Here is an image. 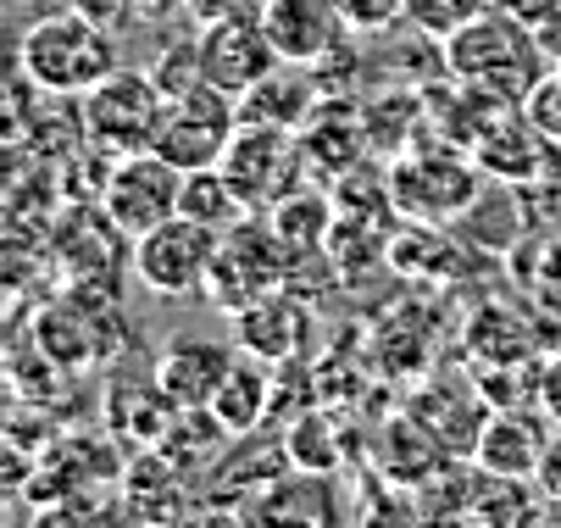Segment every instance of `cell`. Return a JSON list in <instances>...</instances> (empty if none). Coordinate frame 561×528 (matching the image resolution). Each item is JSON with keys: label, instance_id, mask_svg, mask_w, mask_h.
<instances>
[{"label": "cell", "instance_id": "obj_1", "mask_svg": "<svg viewBox=\"0 0 561 528\" xmlns=\"http://www.w3.org/2000/svg\"><path fill=\"white\" fill-rule=\"evenodd\" d=\"M18 61H23V79L39 95H90L101 79L117 72V39L106 23H95L72 7V12L39 18L23 34Z\"/></svg>", "mask_w": 561, "mask_h": 528}, {"label": "cell", "instance_id": "obj_2", "mask_svg": "<svg viewBox=\"0 0 561 528\" xmlns=\"http://www.w3.org/2000/svg\"><path fill=\"white\" fill-rule=\"evenodd\" d=\"M445 61L456 79L478 84V90H501V95H534L545 56L534 45V28L506 18V12H484L467 28H456L445 39Z\"/></svg>", "mask_w": 561, "mask_h": 528}, {"label": "cell", "instance_id": "obj_3", "mask_svg": "<svg viewBox=\"0 0 561 528\" xmlns=\"http://www.w3.org/2000/svg\"><path fill=\"white\" fill-rule=\"evenodd\" d=\"M84 101V145L106 162H123L134 150H150L156 139V117H162V84L150 72H128L117 67L112 79H101Z\"/></svg>", "mask_w": 561, "mask_h": 528}, {"label": "cell", "instance_id": "obj_4", "mask_svg": "<svg viewBox=\"0 0 561 528\" xmlns=\"http://www.w3.org/2000/svg\"><path fill=\"white\" fill-rule=\"evenodd\" d=\"M239 134V101L217 84H195L184 95L162 101V117H156V139L150 150L168 157L173 168L195 173V168H217L222 150Z\"/></svg>", "mask_w": 561, "mask_h": 528}, {"label": "cell", "instance_id": "obj_5", "mask_svg": "<svg viewBox=\"0 0 561 528\" xmlns=\"http://www.w3.org/2000/svg\"><path fill=\"white\" fill-rule=\"evenodd\" d=\"M284 256H289V240L273 222H239V229H228L222 245H217L211 278H206V295L217 300V312L239 318V312H251L256 300H267L289 273Z\"/></svg>", "mask_w": 561, "mask_h": 528}, {"label": "cell", "instance_id": "obj_6", "mask_svg": "<svg viewBox=\"0 0 561 528\" xmlns=\"http://www.w3.org/2000/svg\"><path fill=\"white\" fill-rule=\"evenodd\" d=\"M217 245L222 234L206 229V222L195 217H168L162 229H150L134 240V273L150 295H162V300H179V295H195L206 289L211 278V262H217Z\"/></svg>", "mask_w": 561, "mask_h": 528}, {"label": "cell", "instance_id": "obj_7", "mask_svg": "<svg viewBox=\"0 0 561 528\" xmlns=\"http://www.w3.org/2000/svg\"><path fill=\"white\" fill-rule=\"evenodd\" d=\"M300 150L295 145V128H273V123H239L233 145L222 150V179L233 184V195L245 200V211H273L289 190H295V173H300Z\"/></svg>", "mask_w": 561, "mask_h": 528}, {"label": "cell", "instance_id": "obj_8", "mask_svg": "<svg viewBox=\"0 0 561 528\" xmlns=\"http://www.w3.org/2000/svg\"><path fill=\"white\" fill-rule=\"evenodd\" d=\"M179 200H184V168H173L168 157L156 150H134V157L112 162L106 184H101V206L112 211V222L139 240L150 229H162L168 217H179Z\"/></svg>", "mask_w": 561, "mask_h": 528}, {"label": "cell", "instance_id": "obj_9", "mask_svg": "<svg viewBox=\"0 0 561 528\" xmlns=\"http://www.w3.org/2000/svg\"><path fill=\"white\" fill-rule=\"evenodd\" d=\"M478 195V179L461 157H445V150H417V157H400L389 168V200L417 217V222H445L461 217Z\"/></svg>", "mask_w": 561, "mask_h": 528}, {"label": "cell", "instance_id": "obj_10", "mask_svg": "<svg viewBox=\"0 0 561 528\" xmlns=\"http://www.w3.org/2000/svg\"><path fill=\"white\" fill-rule=\"evenodd\" d=\"M56 256H61V267H67L72 284L117 289L123 262H134V240L112 222L106 206H95V211H67V222L56 229Z\"/></svg>", "mask_w": 561, "mask_h": 528}, {"label": "cell", "instance_id": "obj_11", "mask_svg": "<svg viewBox=\"0 0 561 528\" xmlns=\"http://www.w3.org/2000/svg\"><path fill=\"white\" fill-rule=\"evenodd\" d=\"M262 28L278 50V61L289 67H317V61H329L345 39V12H340V0H262Z\"/></svg>", "mask_w": 561, "mask_h": 528}, {"label": "cell", "instance_id": "obj_12", "mask_svg": "<svg viewBox=\"0 0 561 528\" xmlns=\"http://www.w3.org/2000/svg\"><path fill=\"white\" fill-rule=\"evenodd\" d=\"M201 67H206V84H217L239 101L256 79H267L278 67V50H273L262 18H222L201 39Z\"/></svg>", "mask_w": 561, "mask_h": 528}, {"label": "cell", "instance_id": "obj_13", "mask_svg": "<svg viewBox=\"0 0 561 528\" xmlns=\"http://www.w3.org/2000/svg\"><path fill=\"white\" fill-rule=\"evenodd\" d=\"M233 361H239V356H233L228 345L201 340V334H184V340H173V345L162 351V361H156V384L168 390V401H173L179 412L211 406V395H217V384L228 379Z\"/></svg>", "mask_w": 561, "mask_h": 528}, {"label": "cell", "instance_id": "obj_14", "mask_svg": "<svg viewBox=\"0 0 561 528\" xmlns=\"http://www.w3.org/2000/svg\"><path fill=\"white\" fill-rule=\"evenodd\" d=\"M233 323H239V345L262 361H289L306 351V307L278 289L267 300H256L251 312H239Z\"/></svg>", "mask_w": 561, "mask_h": 528}, {"label": "cell", "instance_id": "obj_15", "mask_svg": "<svg viewBox=\"0 0 561 528\" xmlns=\"http://www.w3.org/2000/svg\"><path fill=\"white\" fill-rule=\"evenodd\" d=\"M317 112L311 84L300 72H289V61H278L267 79H256L239 95V123H273V128H306V117Z\"/></svg>", "mask_w": 561, "mask_h": 528}, {"label": "cell", "instance_id": "obj_16", "mask_svg": "<svg viewBox=\"0 0 561 528\" xmlns=\"http://www.w3.org/2000/svg\"><path fill=\"white\" fill-rule=\"evenodd\" d=\"M545 450H550V445H545L523 417H495V423L484 428V445H478V462H484L495 479H528V473H539Z\"/></svg>", "mask_w": 561, "mask_h": 528}, {"label": "cell", "instance_id": "obj_17", "mask_svg": "<svg viewBox=\"0 0 561 528\" xmlns=\"http://www.w3.org/2000/svg\"><path fill=\"white\" fill-rule=\"evenodd\" d=\"M211 412L222 417L228 434H251L262 423V412H267V372L239 356L228 367V379L217 384V395H211Z\"/></svg>", "mask_w": 561, "mask_h": 528}, {"label": "cell", "instance_id": "obj_18", "mask_svg": "<svg viewBox=\"0 0 561 528\" xmlns=\"http://www.w3.org/2000/svg\"><path fill=\"white\" fill-rule=\"evenodd\" d=\"M179 211L195 217V222H206V229H217V234L239 229V222L251 217L245 200L233 195V184L222 179V168H195V173H184V200H179Z\"/></svg>", "mask_w": 561, "mask_h": 528}, {"label": "cell", "instance_id": "obj_19", "mask_svg": "<svg viewBox=\"0 0 561 528\" xmlns=\"http://www.w3.org/2000/svg\"><path fill=\"white\" fill-rule=\"evenodd\" d=\"M484 12H495V0H407V23H417L434 39H450L456 28H467Z\"/></svg>", "mask_w": 561, "mask_h": 528}, {"label": "cell", "instance_id": "obj_20", "mask_svg": "<svg viewBox=\"0 0 561 528\" xmlns=\"http://www.w3.org/2000/svg\"><path fill=\"white\" fill-rule=\"evenodd\" d=\"M340 12H345L351 28L378 34V28H389L394 18H407V0H340Z\"/></svg>", "mask_w": 561, "mask_h": 528}, {"label": "cell", "instance_id": "obj_21", "mask_svg": "<svg viewBox=\"0 0 561 528\" xmlns=\"http://www.w3.org/2000/svg\"><path fill=\"white\" fill-rule=\"evenodd\" d=\"M84 18H95V23H106V28H117L123 18H128V0H72Z\"/></svg>", "mask_w": 561, "mask_h": 528}, {"label": "cell", "instance_id": "obj_22", "mask_svg": "<svg viewBox=\"0 0 561 528\" xmlns=\"http://www.w3.org/2000/svg\"><path fill=\"white\" fill-rule=\"evenodd\" d=\"M179 7V0H128V18H145V23H156V18H168Z\"/></svg>", "mask_w": 561, "mask_h": 528}, {"label": "cell", "instance_id": "obj_23", "mask_svg": "<svg viewBox=\"0 0 561 528\" xmlns=\"http://www.w3.org/2000/svg\"><path fill=\"white\" fill-rule=\"evenodd\" d=\"M545 406H550V412L561 417V361H556V367L545 372Z\"/></svg>", "mask_w": 561, "mask_h": 528}]
</instances>
